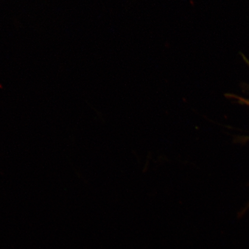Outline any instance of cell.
Masks as SVG:
<instances>
[{
	"label": "cell",
	"mask_w": 249,
	"mask_h": 249,
	"mask_svg": "<svg viewBox=\"0 0 249 249\" xmlns=\"http://www.w3.org/2000/svg\"><path fill=\"white\" fill-rule=\"evenodd\" d=\"M243 58H244V61L246 62V63H247L248 65V66L249 67V60L248 59L245 57V56L243 55Z\"/></svg>",
	"instance_id": "cell-1"
}]
</instances>
